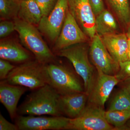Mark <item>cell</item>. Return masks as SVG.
Segmentation results:
<instances>
[{"instance_id":"obj_27","label":"cell","mask_w":130,"mask_h":130,"mask_svg":"<svg viewBox=\"0 0 130 130\" xmlns=\"http://www.w3.org/2000/svg\"><path fill=\"white\" fill-rule=\"evenodd\" d=\"M89 1L95 16L105 9L103 0H89Z\"/></svg>"},{"instance_id":"obj_3","label":"cell","mask_w":130,"mask_h":130,"mask_svg":"<svg viewBox=\"0 0 130 130\" xmlns=\"http://www.w3.org/2000/svg\"><path fill=\"white\" fill-rule=\"evenodd\" d=\"M15 30L21 43L40 63L47 64L56 61V56L34 25L17 18L14 19Z\"/></svg>"},{"instance_id":"obj_5","label":"cell","mask_w":130,"mask_h":130,"mask_svg":"<svg viewBox=\"0 0 130 130\" xmlns=\"http://www.w3.org/2000/svg\"><path fill=\"white\" fill-rule=\"evenodd\" d=\"M51 85L60 95L83 92L84 89L76 71L54 62L46 64Z\"/></svg>"},{"instance_id":"obj_26","label":"cell","mask_w":130,"mask_h":130,"mask_svg":"<svg viewBox=\"0 0 130 130\" xmlns=\"http://www.w3.org/2000/svg\"><path fill=\"white\" fill-rule=\"evenodd\" d=\"M16 67L8 61L0 59V80L6 79L9 73Z\"/></svg>"},{"instance_id":"obj_23","label":"cell","mask_w":130,"mask_h":130,"mask_svg":"<svg viewBox=\"0 0 130 130\" xmlns=\"http://www.w3.org/2000/svg\"><path fill=\"white\" fill-rule=\"evenodd\" d=\"M42 16L48 15L56 6L58 0H35Z\"/></svg>"},{"instance_id":"obj_15","label":"cell","mask_w":130,"mask_h":130,"mask_svg":"<svg viewBox=\"0 0 130 130\" xmlns=\"http://www.w3.org/2000/svg\"><path fill=\"white\" fill-rule=\"evenodd\" d=\"M107 50L120 63L128 60V38L126 33H115L101 37Z\"/></svg>"},{"instance_id":"obj_1","label":"cell","mask_w":130,"mask_h":130,"mask_svg":"<svg viewBox=\"0 0 130 130\" xmlns=\"http://www.w3.org/2000/svg\"><path fill=\"white\" fill-rule=\"evenodd\" d=\"M60 94L49 84L31 91L18 107V115L63 116L59 107Z\"/></svg>"},{"instance_id":"obj_32","label":"cell","mask_w":130,"mask_h":130,"mask_svg":"<svg viewBox=\"0 0 130 130\" xmlns=\"http://www.w3.org/2000/svg\"><path fill=\"white\" fill-rule=\"evenodd\" d=\"M126 124V126H127L130 130V119L129 120H128V121H127Z\"/></svg>"},{"instance_id":"obj_11","label":"cell","mask_w":130,"mask_h":130,"mask_svg":"<svg viewBox=\"0 0 130 130\" xmlns=\"http://www.w3.org/2000/svg\"><path fill=\"white\" fill-rule=\"evenodd\" d=\"M90 39L68 10L63 27L55 42V49L58 52L75 44L85 43Z\"/></svg>"},{"instance_id":"obj_10","label":"cell","mask_w":130,"mask_h":130,"mask_svg":"<svg viewBox=\"0 0 130 130\" xmlns=\"http://www.w3.org/2000/svg\"><path fill=\"white\" fill-rule=\"evenodd\" d=\"M69 11L91 40L96 34V16L89 0H68Z\"/></svg>"},{"instance_id":"obj_12","label":"cell","mask_w":130,"mask_h":130,"mask_svg":"<svg viewBox=\"0 0 130 130\" xmlns=\"http://www.w3.org/2000/svg\"><path fill=\"white\" fill-rule=\"evenodd\" d=\"M119 83L115 76L98 73L88 95L90 104L103 108L114 88Z\"/></svg>"},{"instance_id":"obj_20","label":"cell","mask_w":130,"mask_h":130,"mask_svg":"<svg viewBox=\"0 0 130 130\" xmlns=\"http://www.w3.org/2000/svg\"><path fill=\"white\" fill-rule=\"evenodd\" d=\"M108 123L116 130H130L126 125L130 119V111H108L105 112Z\"/></svg>"},{"instance_id":"obj_19","label":"cell","mask_w":130,"mask_h":130,"mask_svg":"<svg viewBox=\"0 0 130 130\" xmlns=\"http://www.w3.org/2000/svg\"><path fill=\"white\" fill-rule=\"evenodd\" d=\"M119 21L127 27L130 24V6L129 0H105Z\"/></svg>"},{"instance_id":"obj_14","label":"cell","mask_w":130,"mask_h":130,"mask_svg":"<svg viewBox=\"0 0 130 130\" xmlns=\"http://www.w3.org/2000/svg\"><path fill=\"white\" fill-rule=\"evenodd\" d=\"M88 98L85 92L60 95L59 107L62 116L70 119L77 118L85 109Z\"/></svg>"},{"instance_id":"obj_22","label":"cell","mask_w":130,"mask_h":130,"mask_svg":"<svg viewBox=\"0 0 130 130\" xmlns=\"http://www.w3.org/2000/svg\"><path fill=\"white\" fill-rule=\"evenodd\" d=\"M108 111H130V94L123 88L114 96Z\"/></svg>"},{"instance_id":"obj_28","label":"cell","mask_w":130,"mask_h":130,"mask_svg":"<svg viewBox=\"0 0 130 130\" xmlns=\"http://www.w3.org/2000/svg\"><path fill=\"white\" fill-rule=\"evenodd\" d=\"M0 130H19L18 126L7 120L0 114Z\"/></svg>"},{"instance_id":"obj_9","label":"cell","mask_w":130,"mask_h":130,"mask_svg":"<svg viewBox=\"0 0 130 130\" xmlns=\"http://www.w3.org/2000/svg\"><path fill=\"white\" fill-rule=\"evenodd\" d=\"M91 40L90 56L98 73L115 76L119 70V64L111 56L99 35L96 34Z\"/></svg>"},{"instance_id":"obj_25","label":"cell","mask_w":130,"mask_h":130,"mask_svg":"<svg viewBox=\"0 0 130 130\" xmlns=\"http://www.w3.org/2000/svg\"><path fill=\"white\" fill-rule=\"evenodd\" d=\"M15 30L14 22L8 20H3L0 23V38L7 37Z\"/></svg>"},{"instance_id":"obj_31","label":"cell","mask_w":130,"mask_h":130,"mask_svg":"<svg viewBox=\"0 0 130 130\" xmlns=\"http://www.w3.org/2000/svg\"><path fill=\"white\" fill-rule=\"evenodd\" d=\"M128 60H130V39H128Z\"/></svg>"},{"instance_id":"obj_33","label":"cell","mask_w":130,"mask_h":130,"mask_svg":"<svg viewBox=\"0 0 130 130\" xmlns=\"http://www.w3.org/2000/svg\"><path fill=\"white\" fill-rule=\"evenodd\" d=\"M20 1H26V0H19Z\"/></svg>"},{"instance_id":"obj_18","label":"cell","mask_w":130,"mask_h":130,"mask_svg":"<svg viewBox=\"0 0 130 130\" xmlns=\"http://www.w3.org/2000/svg\"><path fill=\"white\" fill-rule=\"evenodd\" d=\"M42 17L35 0H26L21 2L18 18L31 24L38 25Z\"/></svg>"},{"instance_id":"obj_29","label":"cell","mask_w":130,"mask_h":130,"mask_svg":"<svg viewBox=\"0 0 130 130\" xmlns=\"http://www.w3.org/2000/svg\"><path fill=\"white\" fill-rule=\"evenodd\" d=\"M121 82L123 84V87L126 89L130 94V77L127 78Z\"/></svg>"},{"instance_id":"obj_30","label":"cell","mask_w":130,"mask_h":130,"mask_svg":"<svg viewBox=\"0 0 130 130\" xmlns=\"http://www.w3.org/2000/svg\"><path fill=\"white\" fill-rule=\"evenodd\" d=\"M127 30H126V33L127 37H128V39H130V24L127 26Z\"/></svg>"},{"instance_id":"obj_16","label":"cell","mask_w":130,"mask_h":130,"mask_svg":"<svg viewBox=\"0 0 130 130\" xmlns=\"http://www.w3.org/2000/svg\"><path fill=\"white\" fill-rule=\"evenodd\" d=\"M27 50L11 40H2L0 42V58L10 62L20 64L32 60L31 53Z\"/></svg>"},{"instance_id":"obj_21","label":"cell","mask_w":130,"mask_h":130,"mask_svg":"<svg viewBox=\"0 0 130 130\" xmlns=\"http://www.w3.org/2000/svg\"><path fill=\"white\" fill-rule=\"evenodd\" d=\"M21 2L19 0H0V16L3 20L18 18Z\"/></svg>"},{"instance_id":"obj_4","label":"cell","mask_w":130,"mask_h":130,"mask_svg":"<svg viewBox=\"0 0 130 130\" xmlns=\"http://www.w3.org/2000/svg\"><path fill=\"white\" fill-rule=\"evenodd\" d=\"M85 43L73 45L58 51V56L67 59L83 81L84 91L88 96L95 78L94 69L88 57V48Z\"/></svg>"},{"instance_id":"obj_13","label":"cell","mask_w":130,"mask_h":130,"mask_svg":"<svg viewBox=\"0 0 130 130\" xmlns=\"http://www.w3.org/2000/svg\"><path fill=\"white\" fill-rule=\"evenodd\" d=\"M28 89L24 86L9 84L5 80L0 82V102L8 112L12 121L17 115L18 104L21 96Z\"/></svg>"},{"instance_id":"obj_8","label":"cell","mask_w":130,"mask_h":130,"mask_svg":"<svg viewBox=\"0 0 130 130\" xmlns=\"http://www.w3.org/2000/svg\"><path fill=\"white\" fill-rule=\"evenodd\" d=\"M69 10L68 0H58L50 13L42 16L38 29L50 41H56L64 24Z\"/></svg>"},{"instance_id":"obj_7","label":"cell","mask_w":130,"mask_h":130,"mask_svg":"<svg viewBox=\"0 0 130 130\" xmlns=\"http://www.w3.org/2000/svg\"><path fill=\"white\" fill-rule=\"evenodd\" d=\"M70 119L63 116L47 117L17 115L14 122L19 130H67Z\"/></svg>"},{"instance_id":"obj_6","label":"cell","mask_w":130,"mask_h":130,"mask_svg":"<svg viewBox=\"0 0 130 130\" xmlns=\"http://www.w3.org/2000/svg\"><path fill=\"white\" fill-rule=\"evenodd\" d=\"M103 108L90 104L80 116L70 119L67 130H112L116 129L108 123Z\"/></svg>"},{"instance_id":"obj_24","label":"cell","mask_w":130,"mask_h":130,"mask_svg":"<svg viewBox=\"0 0 130 130\" xmlns=\"http://www.w3.org/2000/svg\"><path fill=\"white\" fill-rule=\"evenodd\" d=\"M115 76L120 82L130 77V60L119 63V70Z\"/></svg>"},{"instance_id":"obj_17","label":"cell","mask_w":130,"mask_h":130,"mask_svg":"<svg viewBox=\"0 0 130 130\" xmlns=\"http://www.w3.org/2000/svg\"><path fill=\"white\" fill-rule=\"evenodd\" d=\"M119 29L116 19L108 10L105 9L96 16V32L101 37L118 33Z\"/></svg>"},{"instance_id":"obj_2","label":"cell","mask_w":130,"mask_h":130,"mask_svg":"<svg viewBox=\"0 0 130 130\" xmlns=\"http://www.w3.org/2000/svg\"><path fill=\"white\" fill-rule=\"evenodd\" d=\"M9 84L24 86L31 91L49 85L46 64L35 59L16 66L5 80Z\"/></svg>"}]
</instances>
